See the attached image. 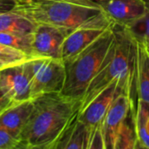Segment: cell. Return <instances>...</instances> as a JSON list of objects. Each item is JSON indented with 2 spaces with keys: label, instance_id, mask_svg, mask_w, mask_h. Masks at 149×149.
I'll use <instances>...</instances> for the list:
<instances>
[{
  "label": "cell",
  "instance_id": "obj_11",
  "mask_svg": "<svg viewBox=\"0 0 149 149\" xmlns=\"http://www.w3.org/2000/svg\"><path fill=\"white\" fill-rule=\"evenodd\" d=\"M32 107V100H28L8 107L0 114V128L8 131L19 139L20 133L31 113Z\"/></svg>",
  "mask_w": 149,
  "mask_h": 149
},
{
  "label": "cell",
  "instance_id": "obj_25",
  "mask_svg": "<svg viewBox=\"0 0 149 149\" xmlns=\"http://www.w3.org/2000/svg\"><path fill=\"white\" fill-rule=\"evenodd\" d=\"M3 67H4V66H3V65H2V64L0 63V69H2Z\"/></svg>",
  "mask_w": 149,
  "mask_h": 149
},
{
  "label": "cell",
  "instance_id": "obj_6",
  "mask_svg": "<svg viewBox=\"0 0 149 149\" xmlns=\"http://www.w3.org/2000/svg\"><path fill=\"white\" fill-rule=\"evenodd\" d=\"M113 24L112 20L102 13L73 29L67 34L62 44L60 58L64 62L72 58L99 38Z\"/></svg>",
  "mask_w": 149,
  "mask_h": 149
},
{
  "label": "cell",
  "instance_id": "obj_17",
  "mask_svg": "<svg viewBox=\"0 0 149 149\" xmlns=\"http://www.w3.org/2000/svg\"><path fill=\"white\" fill-rule=\"evenodd\" d=\"M32 34V33H31ZM12 32H0V43L17 49L32 57V36Z\"/></svg>",
  "mask_w": 149,
  "mask_h": 149
},
{
  "label": "cell",
  "instance_id": "obj_9",
  "mask_svg": "<svg viewBox=\"0 0 149 149\" xmlns=\"http://www.w3.org/2000/svg\"><path fill=\"white\" fill-rule=\"evenodd\" d=\"M99 5L114 24L124 27L138 21L146 12L145 0H102Z\"/></svg>",
  "mask_w": 149,
  "mask_h": 149
},
{
  "label": "cell",
  "instance_id": "obj_19",
  "mask_svg": "<svg viewBox=\"0 0 149 149\" xmlns=\"http://www.w3.org/2000/svg\"><path fill=\"white\" fill-rule=\"evenodd\" d=\"M30 58L24 52L0 43V63L3 66L15 65L24 63Z\"/></svg>",
  "mask_w": 149,
  "mask_h": 149
},
{
  "label": "cell",
  "instance_id": "obj_20",
  "mask_svg": "<svg viewBox=\"0 0 149 149\" xmlns=\"http://www.w3.org/2000/svg\"><path fill=\"white\" fill-rule=\"evenodd\" d=\"M0 149H20L19 139L8 131L0 128Z\"/></svg>",
  "mask_w": 149,
  "mask_h": 149
},
{
  "label": "cell",
  "instance_id": "obj_16",
  "mask_svg": "<svg viewBox=\"0 0 149 149\" xmlns=\"http://www.w3.org/2000/svg\"><path fill=\"white\" fill-rule=\"evenodd\" d=\"M149 119V103L138 100L135 112V125L139 148L149 149V131L148 121Z\"/></svg>",
  "mask_w": 149,
  "mask_h": 149
},
{
  "label": "cell",
  "instance_id": "obj_23",
  "mask_svg": "<svg viewBox=\"0 0 149 149\" xmlns=\"http://www.w3.org/2000/svg\"><path fill=\"white\" fill-rule=\"evenodd\" d=\"M144 45H145V46H146V48L148 49V51L149 52V42H147V43H143Z\"/></svg>",
  "mask_w": 149,
  "mask_h": 149
},
{
  "label": "cell",
  "instance_id": "obj_8",
  "mask_svg": "<svg viewBox=\"0 0 149 149\" xmlns=\"http://www.w3.org/2000/svg\"><path fill=\"white\" fill-rule=\"evenodd\" d=\"M23 64L0 69V88L14 104L31 100L30 82Z\"/></svg>",
  "mask_w": 149,
  "mask_h": 149
},
{
  "label": "cell",
  "instance_id": "obj_18",
  "mask_svg": "<svg viewBox=\"0 0 149 149\" xmlns=\"http://www.w3.org/2000/svg\"><path fill=\"white\" fill-rule=\"evenodd\" d=\"M146 2V12L138 21L126 27L136 41L149 42V0Z\"/></svg>",
  "mask_w": 149,
  "mask_h": 149
},
{
  "label": "cell",
  "instance_id": "obj_3",
  "mask_svg": "<svg viewBox=\"0 0 149 149\" xmlns=\"http://www.w3.org/2000/svg\"><path fill=\"white\" fill-rule=\"evenodd\" d=\"M113 29L114 39L97 74L88 86L80 102L79 110L113 80L135 78L137 42L126 27L113 24Z\"/></svg>",
  "mask_w": 149,
  "mask_h": 149
},
{
  "label": "cell",
  "instance_id": "obj_4",
  "mask_svg": "<svg viewBox=\"0 0 149 149\" xmlns=\"http://www.w3.org/2000/svg\"><path fill=\"white\" fill-rule=\"evenodd\" d=\"M113 25L75 57L64 62L65 79L62 95L80 104L114 39Z\"/></svg>",
  "mask_w": 149,
  "mask_h": 149
},
{
  "label": "cell",
  "instance_id": "obj_5",
  "mask_svg": "<svg viewBox=\"0 0 149 149\" xmlns=\"http://www.w3.org/2000/svg\"><path fill=\"white\" fill-rule=\"evenodd\" d=\"M23 65L29 79L31 100L46 93H61L65 79L62 59L32 56Z\"/></svg>",
  "mask_w": 149,
  "mask_h": 149
},
{
  "label": "cell",
  "instance_id": "obj_10",
  "mask_svg": "<svg viewBox=\"0 0 149 149\" xmlns=\"http://www.w3.org/2000/svg\"><path fill=\"white\" fill-rule=\"evenodd\" d=\"M131 101L127 93L119 95L107 112L100 128L104 138L105 149H113L117 132L130 107Z\"/></svg>",
  "mask_w": 149,
  "mask_h": 149
},
{
  "label": "cell",
  "instance_id": "obj_7",
  "mask_svg": "<svg viewBox=\"0 0 149 149\" xmlns=\"http://www.w3.org/2000/svg\"><path fill=\"white\" fill-rule=\"evenodd\" d=\"M69 32L49 24H36L31 34L32 56L60 58L61 46Z\"/></svg>",
  "mask_w": 149,
  "mask_h": 149
},
{
  "label": "cell",
  "instance_id": "obj_14",
  "mask_svg": "<svg viewBox=\"0 0 149 149\" xmlns=\"http://www.w3.org/2000/svg\"><path fill=\"white\" fill-rule=\"evenodd\" d=\"M136 107L137 106L131 103L130 107L117 132L113 149L139 148L135 125Z\"/></svg>",
  "mask_w": 149,
  "mask_h": 149
},
{
  "label": "cell",
  "instance_id": "obj_22",
  "mask_svg": "<svg viewBox=\"0 0 149 149\" xmlns=\"http://www.w3.org/2000/svg\"><path fill=\"white\" fill-rule=\"evenodd\" d=\"M12 105H14V103L3 93L0 88V114Z\"/></svg>",
  "mask_w": 149,
  "mask_h": 149
},
{
  "label": "cell",
  "instance_id": "obj_24",
  "mask_svg": "<svg viewBox=\"0 0 149 149\" xmlns=\"http://www.w3.org/2000/svg\"><path fill=\"white\" fill-rule=\"evenodd\" d=\"M89 1H92V2H94V3H99L100 1H102V0H89Z\"/></svg>",
  "mask_w": 149,
  "mask_h": 149
},
{
  "label": "cell",
  "instance_id": "obj_15",
  "mask_svg": "<svg viewBox=\"0 0 149 149\" xmlns=\"http://www.w3.org/2000/svg\"><path fill=\"white\" fill-rule=\"evenodd\" d=\"M36 24L14 11L0 14V32L31 34Z\"/></svg>",
  "mask_w": 149,
  "mask_h": 149
},
{
  "label": "cell",
  "instance_id": "obj_26",
  "mask_svg": "<svg viewBox=\"0 0 149 149\" xmlns=\"http://www.w3.org/2000/svg\"><path fill=\"white\" fill-rule=\"evenodd\" d=\"M148 131H149V119H148Z\"/></svg>",
  "mask_w": 149,
  "mask_h": 149
},
{
  "label": "cell",
  "instance_id": "obj_12",
  "mask_svg": "<svg viewBox=\"0 0 149 149\" xmlns=\"http://www.w3.org/2000/svg\"><path fill=\"white\" fill-rule=\"evenodd\" d=\"M91 130L77 116L65 128L55 149H88Z\"/></svg>",
  "mask_w": 149,
  "mask_h": 149
},
{
  "label": "cell",
  "instance_id": "obj_2",
  "mask_svg": "<svg viewBox=\"0 0 149 149\" xmlns=\"http://www.w3.org/2000/svg\"><path fill=\"white\" fill-rule=\"evenodd\" d=\"M35 24H49L68 31L104 13L89 0H17L12 10Z\"/></svg>",
  "mask_w": 149,
  "mask_h": 149
},
{
  "label": "cell",
  "instance_id": "obj_1",
  "mask_svg": "<svg viewBox=\"0 0 149 149\" xmlns=\"http://www.w3.org/2000/svg\"><path fill=\"white\" fill-rule=\"evenodd\" d=\"M31 113L19 135L20 149H55L62 134L77 116L80 104L60 93L32 99Z\"/></svg>",
  "mask_w": 149,
  "mask_h": 149
},
{
  "label": "cell",
  "instance_id": "obj_21",
  "mask_svg": "<svg viewBox=\"0 0 149 149\" xmlns=\"http://www.w3.org/2000/svg\"><path fill=\"white\" fill-rule=\"evenodd\" d=\"M16 4L17 0H0V14L13 10Z\"/></svg>",
  "mask_w": 149,
  "mask_h": 149
},
{
  "label": "cell",
  "instance_id": "obj_13",
  "mask_svg": "<svg viewBox=\"0 0 149 149\" xmlns=\"http://www.w3.org/2000/svg\"><path fill=\"white\" fill-rule=\"evenodd\" d=\"M136 42V93L138 100L149 103V52L142 42Z\"/></svg>",
  "mask_w": 149,
  "mask_h": 149
}]
</instances>
